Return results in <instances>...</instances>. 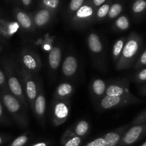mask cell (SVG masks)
I'll list each match as a JSON object with an SVG mask.
<instances>
[{
    "mask_svg": "<svg viewBox=\"0 0 146 146\" xmlns=\"http://www.w3.org/2000/svg\"><path fill=\"white\" fill-rule=\"evenodd\" d=\"M141 38L136 33H132L126 39L120 58L116 64L118 70L126 69L132 64L134 58L139 51Z\"/></svg>",
    "mask_w": 146,
    "mask_h": 146,
    "instance_id": "obj_1",
    "label": "cell"
},
{
    "mask_svg": "<svg viewBox=\"0 0 146 146\" xmlns=\"http://www.w3.org/2000/svg\"><path fill=\"white\" fill-rule=\"evenodd\" d=\"M3 102L19 125L21 128H27L28 126L27 110L19 99L11 94H5L3 96Z\"/></svg>",
    "mask_w": 146,
    "mask_h": 146,
    "instance_id": "obj_2",
    "label": "cell"
},
{
    "mask_svg": "<svg viewBox=\"0 0 146 146\" xmlns=\"http://www.w3.org/2000/svg\"><path fill=\"white\" fill-rule=\"evenodd\" d=\"M139 100L133 95L127 96H106L101 100L99 107L101 110H109L120 108L131 104L138 103Z\"/></svg>",
    "mask_w": 146,
    "mask_h": 146,
    "instance_id": "obj_3",
    "label": "cell"
},
{
    "mask_svg": "<svg viewBox=\"0 0 146 146\" xmlns=\"http://www.w3.org/2000/svg\"><path fill=\"white\" fill-rule=\"evenodd\" d=\"M20 75H21L23 83H24V91H25L26 96H27L26 97H27V101L33 111L34 102H35L37 94H38L37 85L30 72L27 71L25 68H22L20 71Z\"/></svg>",
    "mask_w": 146,
    "mask_h": 146,
    "instance_id": "obj_4",
    "label": "cell"
},
{
    "mask_svg": "<svg viewBox=\"0 0 146 146\" xmlns=\"http://www.w3.org/2000/svg\"><path fill=\"white\" fill-rule=\"evenodd\" d=\"M70 111L68 99L56 100L52 110V123L54 126H59L68 119Z\"/></svg>",
    "mask_w": 146,
    "mask_h": 146,
    "instance_id": "obj_5",
    "label": "cell"
},
{
    "mask_svg": "<svg viewBox=\"0 0 146 146\" xmlns=\"http://www.w3.org/2000/svg\"><path fill=\"white\" fill-rule=\"evenodd\" d=\"M7 76H8V85L9 87L10 91L14 96L19 99V101L21 103L24 108L27 111L29 104L27 97L24 95V90H23L21 83L19 82L18 78L14 76L11 70H8Z\"/></svg>",
    "mask_w": 146,
    "mask_h": 146,
    "instance_id": "obj_6",
    "label": "cell"
},
{
    "mask_svg": "<svg viewBox=\"0 0 146 146\" xmlns=\"http://www.w3.org/2000/svg\"><path fill=\"white\" fill-rule=\"evenodd\" d=\"M21 61L24 68L29 72H36L41 67L39 56L35 51L29 49H25L22 51Z\"/></svg>",
    "mask_w": 146,
    "mask_h": 146,
    "instance_id": "obj_7",
    "label": "cell"
},
{
    "mask_svg": "<svg viewBox=\"0 0 146 146\" xmlns=\"http://www.w3.org/2000/svg\"><path fill=\"white\" fill-rule=\"evenodd\" d=\"M146 132V123L134 125L124 133L121 138L124 145H130L136 142Z\"/></svg>",
    "mask_w": 146,
    "mask_h": 146,
    "instance_id": "obj_8",
    "label": "cell"
},
{
    "mask_svg": "<svg viewBox=\"0 0 146 146\" xmlns=\"http://www.w3.org/2000/svg\"><path fill=\"white\" fill-rule=\"evenodd\" d=\"M129 85L126 81H118L111 83L107 86L106 96H131Z\"/></svg>",
    "mask_w": 146,
    "mask_h": 146,
    "instance_id": "obj_9",
    "label": "cell"
},
{
    "mask_svg": "<svg viewBox=\"0 0 146 146\" xmlns=\"http://www.w3.org/2000/svg\"><path fill=\"white\" fill-rule=\"evenodd\" d=\"M38 94L36 98L34 105L33 111L35 113L36 116L39 121H44V115L46 107V101L45 96H44L43 90L41 87H38Z\"/></svg>",
    "mask_w": 146,
    "mask_h": 146,
    "instance_id": "obj_10",
    "label": "cell"
},
{
    "mask_svg": "<svg viewBox=\"0 0 146 146\" xmlns=\"http://www.w3.org/2000/svg\"><path fill=\"white\" fill-rule=\"evenodd\" d=\"M78 68V61L74 56H68L62 64V72L66 77H71L76 74Z\"/></svg>",
    "mask_w": 146,
    "mask_h": 146,
    "instance_id": "obj_11",
    "label": "cell"
},
{
    "mask_svg": "<svg viewBox=\"0 0 146 146\" xmlns=\"http://www.w3.org/2000/svg\"><path fill=\"white\" fill-rule=\"evenodd\" d=\"M127 126L119 127L118 129L112 132L108 133L104 137L106 146H115L121 140L123 134L125 132Z\"/></svg>",
    "mask_w": 146,
    "mask_h": 146,
    "instance_id": "obj_12",
    "label": "cell"
},
{
    "mask_svg": "<svg viewBox=\"0 0 146 146\" xmlns=\"http://www.w3.org/2000/svg\"><path fill=\"white\" fill-rule=\"evenodd\" d=\"M74 92V87L68 83H63L58 85L55 91V98L56 100L68 99Z\"/></svg>",
    "mask_w": 146,
    "mask_h": 146,
    "instance_id": "obj_13",
    "label": "cell"
},
{
    "mask_svg": "<svg viewBox=\"0 0 146 146\" xmlns=\"http://www.w3.org/2000/svg\"><path fill=\"white\" fill-rule=\"evenodd\" d=\"M88 46L90 51L94 54H100L103 51V44L99 36L95 33H91L88 35Z\"/></svg>",
    "mask_w": 146,
    "mask_h": 146,
    "instance_id": "obj_14",
    "label": "cell"
},
{
    "mask_svg": "<svg viewBox=\"0 0 146 146\" xmlns=\"http://www.w3.org/2000/svg\"><path fill=\"white\" fill-rule=\"evenodd\" d=\"M61 60V50L59 47L52 48L48 54V64L51 69L56 70L58 68Z\"/></svg>",
    "mask_w": 146,
    "mask_h": 146,
    "instance_id": "obj_15",
    "label": "cell"
},
{
    "mask_svg": "<svg viewBox=\"0 0 146 146\" xmlns=\"http://www.w3.org/2000/svg\"><path fill=\"white\" fill-rule=\"evenodd\" d=\"M51 14L48 10L42 9L38 11L36 14L34 18V22L36 27H42L45 26L49 21Z\"/></svg>",
    "mask_w": 146,
    "mask_h": 146,
    "instance_id": "obj_16",
    "label": "cell"
},
{
    "mask_svg": "<svg viewBox=\"0 0 146 146\" xmlns=\"http://www.w3.org/2000/svg\"><path fill=\"white\" fill-rule=\"evenodd\" d=\"M106 88L107 86L105 81H103L102 79H100V78L94 80L92 86H91L93 94L94 96L98 97V98H101V97L103 98L104 96L106 91Z\"/></svg>",
    "mask_w": 146,
    "mask_h": 146,
    "instance_id": "obj_17",
    "label": "cell"
},
{
    "mask_svg": "<svg viewBox=\"0 0 146 146\" xmlns=\"http://www.w3.org/2000/svg\"><path fill=\"white\" fill-rule=\"evenodd\" d=\"M17 19L19 24L21 26V27L27 30H30L32 29L33 23L31 18L24 12H19L17 14Z\"/></svg>",
    "mask_w": 146,
    "mask_h": 146,
    "instance_id": "obj_18",
    "label": "cell"
},
{
    "mask_svg": "<svg viewBox=\"0 0 146 146\" xmlns=\"http://www.w3.org/2000/svg\"><path fill=\"white\" fill-rule=\"evenodd\" d=\"M125 41H126L125 38H121L115 41V44H114L112 51V55L113 58V61L115 62H117L118 58H120V56L122 53L123 48L124 45H125Z\"/></svg>",
    "mask_w": 146,
    "mask_h": 146,
    "instance_id": "obj_19",
    "label": "cell"
},
{
    "mask_svg": "<svg viewBox=\"0 0 146 146\" xmlns=\"http://www.w3.org/2000/svg\"><path fill=\"white\" fill-rule=\"evenodd\" d=\"M89 123L85 120L78 121L74 126V133L78 136H84L89 130Z\"/></svg>",
    "mask_w": 146,
    "mask_h": 146,
    "instance_id": "obj_20",
    "label": "cell"
},
{
    "mask_svg": "<svg viewBox=\"0 0 146 146\" xmlns=\"http://www.w3.org/2000/svg\"><path fill=\"white\" fill-rule=\"evenodd\" d=\"M93 14V9L89 6H83L77 10L76 17L78 19L84 20L89 18Z\"/></svg>",
    "mask_w": 146,
    "mask_h": 146,
    "instance_id": "obj_21",
    "label": "cell"
},
{
    "mask_svg": "<svg viewBox=\"0 0 146 146\" xmlns=\"http://www.w3.org/2000/svg\"><path fill=\"white\" fill-rule=\"evenodd\" d=\"M129 21H128V18L125 17V16H122L120 17L118 19L115 21V26L118 29L121 30V31H125L127 30L129 27Z\"/></svg>",
    "mask_w": 146,
    "mask_h": 146,
    "instance_id": "obj_22",
    "label": "cell"
},
{
    "mask_svg": "<svg viewBox=\"0 0 146 146\" xmlns=\"http://www.w3.org/2000/svg\"><path fill=\"white\" fill-rule=\"evenodd\" d=\"M81 138L71 131V138L68 140H67L66 142L64 144V146H79L80 144H81Z\"/></svg>",
    "mask_w": 146,
    "mask_h": 146,
    "instance_id": "obj_23",
    "label": "cell"
},
{
    "mask_svg": "<svg viewBox=\"0 0 146 146\" xmlns=\"http://www.w3.org/2000/svg\"><path fill=\"white\" fill-rule=\"evenodd\" d=\"M122 11V7L121 5L118 4H115L109 9V11H108V17L110 18H115L116 17H118L120 14V13Z\"/></svg>",
    "mask_w": 146,
    "mask_h": 146,
    "instance_id": "obj_24",
    "label": "cell"
},
{
    "mask_svg": "<svg viewBox=\"0 0 146 146\" xmlns=\"http://www.w3.org/2000/svg\"><path fill=\"white\" fill-rule=\"evenodd\" d=\"M146 7V1L144 0H137L133 5V11L135 13H140Z\"/></svg>",
    "mask_w": 146,
    "mask_h": 146,
    "instance_id": "obj_25",
    "label": "cell"
},
{
    "mask_svg": "<svg viewBox=\"0 0 146 146\" xmlns=\"http://www.w3.org/2000/svg\"><path fill=\"white\" fill-rule=\"evenodd\" d=\"M28 139L29 138L27 135H21L13 141L11 146H23L27 143Z\"/></svg>",
    "mask_w": 146,
    "mask_h": 146,
    "instance_id": "obj_26",
    "label": "cell"
},
{
    "mask_svg": "<svg viewBox=\"0 0 146 146\" xmlns=\"http://www.w3.org/2000/svg\"><path fill=\"white\" fill-rule=\"evenodd\" d=\"M146 123V110L143 112L141 113L140 115H138L136 118L133 121V125H138V124Z\"/></svg>",
    "mask_w": 146,
    "mask_h": 146,
    "instance_id": "obj_27",
    "label": "cell"
},
{
    "mask_svg": "<svg viewBox=\"0 0 146 146\" xmlns=\"http://www.w3.org/2000/svg\"><path fill=\"white\" fill-rule=\"evenodd\" d=\"M110 7L108 4H104L103 5L101 8L98 9V12H97V16L99 18H104L108 14V11H109Z\"/></svg>",
    "mask_w": 146,
    "mask_h": 146,
    "instance_id": "obj_28",
    "label": "cell"
},
{
    "mask_svg": "<svg viewBox=\"0 0 146 146\" xmlns=\"http://www.w3.org/2000/svg\"><path fill=\"white\" fill-rule=\"evenodd\" d=\"M84 0H71L70 3V9L72 11H77L81 7Z\"/></svg>",
    "mask_w": 146,
    "mask_h": 146,
    "instance_id": "obj_29",
    "label": "cell"
},
{
    "mask_svg": "<svg viewBox=\"0 0 146 146\" xmlns=\"http://www.w3.org/2000/svg\"><path fill=\"white\" fill-rule=\"evenodd\" d=\"M44 5L48 8L55 9L58 7L59 0H44L43 1Z\"/></svg>",
    "mask_w": 146,
    "mask_h": 146,
    "instance_id": "obj_30",
    "label": "cell"
},
{
    "mask_svg": "<svg viewBox=\"0 0 146 146\" xmlns=\"http://www.w3.org/2000/svg\"><path fill=\"white\" fill-rule=\"evenodd\" d=\"M146 65V50L141 54V57L138 59V62H137L136 65H135V68H140L143 66Z\"/></svg>",
    "mask_w": 146,
    "mask_h": 146,
    "instance_id": "obj_31",
    "label": "cell"
},
{
    "mask_svg": "<svg viewBox=\"0 0 146 146\" xmlns=\"http://www.w3.org/2000/svg\"><path fill=\"white\" fill-rule=\"evenodd\" d=\"M86 146H106L104 138H98L88 143Z\"/></svg>",
    "mask_w": 146,
    "mask_h": 146,
    "instance_id": "obj_32",
    "label": "cell"
},
{
    "mask_svg": "<svg viewBox=\"0 0 146 146\" xmlns=\"http://www.w3.org/2000/svg\"><path fill=\"white\" fill-rule=\"evenodd\" d=\"M135 81L138 82H143L146 81V68H144L140 71L135 77Z\"/></svg>",
    "mask_w": 146,
    "mask_h": 146,
    "instance_id": "obj_33",
    "label": "cell"
},
{
    "mask_svg": "<svg viewBox=\"0 0 146 146\" xmlns=\"http://www.w3.org/2000/svg\"><path fill=\"white\" fill-rule=\"evenodd\" d=\"M4 81H5V76H4L2 71L0 70V85H2L4 83Z\"/></svg>",
    "mask_w": 146,
    "mask_h": 146,
    "instance_id": "obj_34",
    "label": "cell"
},
{
    "mask_svg": "<svg viewBox=\"0 0 146 146\" xmlns=\"http://www.w3.org/2000/svg\"><path fill=\"white\" fill-rule=\"evenodd\" d=\"M106 0H94V3L96 6H100Z\"/></svg>",
    "mask_w": 146,
    "mask_h": 146,
    "instance_id": "obj_35",
    "label": "cell"
},
{
    "mask_svg": "<svg viewBox=\"0 0 146 146\" xmlns=\"http://www.w3.org/2000/svg\"><path fill=\"white\" fill-rule=\"evenodd\" d=\"M32 146H48L47 144L44 142H41V143H36L34 145H33Z\"/></svg>",
    "mask_w": 146,
    "mask_h": 146,
    "instance_id": "obj_36",
    "label": "cell"
},
{
    "mask_svg": "<svg viewBox=\"0 0 146 146\" xmlns=\"http://www.w3.org/2000/svg\"><path fill=\"white\" fill-rule=\"evenodd\" d=\"M31 0H22L23 3H24V4H25V5H29V4L31 3Z\"/></svg>",
    "mask_w": 146,
    "mask_h": 146,
    "instance_id": "obj_37",
    "label": "cell"
},
{
    "mask_svg": "<svg viewBox=\"0 0 146 146\" xmlns=\"http://www.w3.org/2000/svg\"><path fill=\"white\" fill-rule=\"evenodd\" d=\"M141 94H142L143 95H146V85L143 87V88L142 91H141Z\"/></svg>",
    "mask_w": 146,
    "mask_h": 146,
    "instance_id": "obj_38",
    "label": "cell"
},
{
    "mask_svg": "<svg viewBox=\"0 0 146 146\" xmlns=\"http://www.w3.org/2000/svg\"><path fill=\"white\" fill-rule=\"evenodd\" d=\"M2 113H3V111H2V107H1V103H0V118H1V115H2Z\"/></svg>",
    "mask_w": 146,
    "mask_h": 146,
    "instance_id": "obj_39",
    "label": "cell"
},
{
    "mask_svg": "<svg viewBox=\"0 0 146 146\" xmlns=\"http://www.w3.org/2000/svg\"><path fill=\"white\" fill-rule=\"evenodd\" d=\"M1 143H2V138L0 137V144H1Z\"/></svg>",
    "mask_w": 146,
    "mask_h": 146,
    "instance_id": "obj_40",
    "label": "cell"
},
{
    "mask_svg": "<svg viewBox=\"0 0 146 146\" xmlns=\"http://www.w3.org/2000/svg\"><path fill=\"white\" fill-rule=\"evenodd\" d=\"M142 146H146V141H145V143H143V145H142Z\"/></svg>",
    "mask_w": 146,
    "mask_h": 146,
    "instance_id": "obj_41",
    "label": "cell"
}]
</instances>
